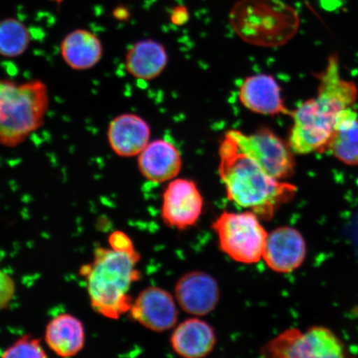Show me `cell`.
<instances>
[{
    "instance_id": "6da1fadb",
    "label": "cell",
    "mask_w": 358,
    "mask_h": 358,
    "mask_svg": "<svg viewBox=\"0 0 358 358\" xmlns=\"http://www.w3.org/2000/svg\"><path fill=\"white\" fill-rule=\"evenodd\" d=\"M219 176L227 199L259 219L271 220L280 206L296 194V187L268 176L227 133L219 147Z\"/></svg>"
},
{
    "instance_id": "7a4b0ae2",
    "label": "cell",
    "mask_w": 358,
    "mask_h": 358,
    "mask_svg": "<svg viewBox=\"0 0 358 358\" xmlns=\"http://www.w3.org/2000/svg\"><path fill=\"white\" fill-rule=\"evenodd\" d=\"M140 254L119 252L112 248H98L93 262L80 270L87 280L92 306L108 319L117 320L129 312L133 303L129 289L140 280L136 264Z\"/></svg>"
},
{
    "instance_id": "3957f363",
    "label": "cell",
    "mask_w": 358,
    "mask_h": 358,
    "mask_svg": "<svg viewBox=\"0 0 358 358\" xmlns=\"http://www.w3.org/2000/svg\"><path fill=\"white\" fill-rule=\"evenodd\" d=\"M49 101L47 85L41 80L17 83L0 78V145L19 146L41 128Z\"/></svg>"
},
{
    "instance_id": "277c9868",
    "label": "cell",
    "mask_w": 358,
    "mask_h": 358,
    "mask_svg": "<svg viewBox=\"0 0 358 358\" xmlns=\"http://www.w3.org/2000/svg\"><path fill=\"white\" fill-rule=\"evenodd\" d=\"M229 21L243 41L265 48L287 43L299 26L298 12L283 0H238Z\"/></svg>"
},
{
    "instance_id": "5b68a950",
    "label": "cell",
    "mask_w": 358,
    "mask_h": 358,
    "mask_svg": "<svg viewBox=\"0 0 358 358\" xmlns=\"http://www.w3.org/2000/svg\"><path fill=\"white\" fill-rule=\"evenodd\" d=\"M343 110L337 102L323 96L302 102L290 113L293 118L288 141L291 151L301 155L324 151Z\"/></svg>"
},
{
    "instance_id": "8992f818",
    "label": "cell",
    "mask_w": 358,
    "mask_h": 358,
    "mask_svg": "<svg viewBox=\"0 0 358 358\" xmlns=\"http://www.w3.org/2000/svg\"><path fill=\"white\" fill-rule=\"evenodd\" d=\"M213 229L222 252L234 261L250 265L263 258L268 234L253 212H223Z\"/></svg>"
},
{
    "instance_id": "52a82bcc",
    "label": "cell",
    "mask_w": 358,
    "mask_h": 358,
    "mask_svg": "<svg viewBox=\"0 0 358 358\" xmlns=\"http://www.w3.org/2000/svg\"><path fill=\"white\" fill-rule=\"evenodd\" d=\"M264 356L280 358H338L346 348L337 335L325 327L313 326L306 332L284 331L262 348Z\"/></svg>"
},
{
    "instance_id": "ba28073f",
    "label": "cell",
    "mask_w": 358,
    "mask_h": 358,
    "mask_svg": "<svg viewBox=\"0 0 358 358\" xmlns=\"http://www.w3.org/2000/svg\"><path fill=\"white\" fill-rule=\"evenodd\" d=\"M245 155L253 159L268 176L284 181L293 176L295 170L294 153L289 145L270 129L245 134L239 131L227 132Z\"/></svg>"
},
{
    "instance_id": "9c48e42d",
    "label": "cell",
    "mask_w": 358,
    "mask_h": 358,
    "mask_svg": "<svg viewBox=\"0 0 358 358\" xmlns=\"http://www.w3.org/2000/svg\"><path fill=\"white\" fill-rule=\"evenodd\" d=\"M203 199L189 179H174L163 196L162 218L168 226L179 230L194 226L203 212Z\"/></svg>"
},
{
    "instance_id": "30bf717a",
    "label": "cell",
    "mask_w": 358,
    "mask_h": 358,
    "mask_svg": "<svg viewBox=\"0 0 358 358\" xmlns=\"http://www.w3.org/2000/svg\"><path fill=\"white\" fill-rule=\"evenodd\" d=\"M129 313L138 324L158 333L173 329L178 317L173 295L156 286L143 290L133 302Z\"/></svg>"
},
{
    "instance_id": "8fae6325",
    "label": "cell",
    "mask_w": 358,
    "mask_h": 358,
    "mask_svg": "<svg viewBox=\"0 0 358 358\" xmlns=\"http://www.w3.org/2000/svg\"><path fill=\"white\" fill-rule=\"evenodd\" d=\"M176 299L183 311L194 316L212 313L220 301V289L211 275L203 271L186 273L177 282Z\"/></svg>"
},
{
    "instance_id": "7c38bea8",
    "label": "cell",
    "mask_w": 358,
    "mask_h": 358,
    "mask_svg": "<svg viewBox=\"0 0 358 358\" xmlns=\"http://www.w3.org/2000/svg\"><path fill=\"white\" fill-rule=\"evenodd\" d=\"M306 254V240L301 232L284 226L268 234L262 259L273 271L286 274L301 267Z\"/></svg>"
},
{
    "instance_id": "4fadbf2b",
    "label": "cell",
    "mask_w": 358,
    "mask_h": 358,
    "mask_svg": "<svg viewBox=\"0 0 358 358\" xmlns=\"http://www.w3.org/2000/svg\"><path fill=\"white\" fill-rule=\"evenodd\" d=\"M150 128L137 115L125 113L111 120L107 128V141L116 155L129 158L141 153L149 144Z\"/></svg>"
},
{
    "instance_id": "5bb4252c",
    "label": "cell",
    "mask_w": 358,
    "mask_h": 358,
    "mask_svg": "<svg viewBox=\"0 0 358 358\" xmlns=\"http://www.w3.org/2000/svg\"><path fill=\"white\" fill-rule=\"evenodd\" d=\"M239 99L245 108L264 115L289 114L285 108L281 89L271 75L257 74L241 84Z\"/></svg>"
},
{
    "instance_id": "9a60e30c",
    "label": "cell",
    "mask_w": 358,
    "mask_h": 358,
    "mask_svg": "<svg viewBox=\"0 0 358 358\" xmlns=\"http://www.w3.org/2000/svg\"><path fill=\"white\" fill-rule=\"evenodd\" d=\"M138 167L143 176L154 182L176 178L182 168V158L177 148L166 141L150 142L138 155Z\"/></svg>"
},
{
    "instance_id": "2e32d148",
    "label": "cell",
    "mask_w": 358,
    "mask_h": 358,
    "mask_svg": "<svg viewBox=\"0 0 358 358\" xmlns=\"http://www.w3.org/2000/svg\"><path fill=\"white\" fill-rule=\"evenodd\" d=\"M171 346L178 355L186 358L207 357L216 346L213 327L198 317L182 322L171 336Z\"/></svg>"
},
{
    "instance_id": "e0dca14e",
    "label": "cell",
    "mask_w": 358,
    "mask_h": 358,
    "mask_svg": "<svg viewBox=\"0 0 358 358\" xmlns=\"http://www.w3.org/2000/svg\"><path fill=\"white\" fill-rule=\"evenodd\" d=\"M62 60L75 71L93 69L101 60L103 45L97 36L87 29L71 31L62 39L60 45Z\"/></svg>"
},
{
    "instance_id": "ac0fdd59",
    "label": "cell",
    "mask_w": 358,
    "mask_h": 358,
    "mask_svg": "<svg viewBox=\"0 0 358 358\" xmlns=\"http://www.w3.org/2000/svg\"><path fill=\"white\" fill-rule=\"evenodd\" d=\"M168 64V55L162 44L153 39H144L133 44L124 58V67L133 78L151 80L163 73Z\"/></svg>"
},
{
    "instance_id": "d6986e66",
    "label": "cell",
    "mask_w": 358,
    "mask_h": 358,
    "mask_svg": "<svg viewBox=\"0 0 358 358\" xmlns=\"http://www.w3.org/2000/svg\"><path fill=\"white\" fill-rule=\"evenodd\" d=\"M45 339L56 355L69 357L77 355L85 345L84 326L78 317L62 313L49 322Z\"/></svg>"
},
{
    "instance_id": "ffe728a7",
    "label": "cell",
    "mask_w": 358,
    "mask_h": 358,
    "mask_svg": "<svg viewBox=\"0 0 358 358\" xmlns=\"http://www.w3.org/2000/svg\"><path fill=\"white\" fill-rule=\"evenodd\" d=\"M325 150L349 166L358 165V113L352 107L338 115Z\"/></svg>"
},
{
    "instance_id": "44dd1931",
    "label": "cell",
    "mask_w": 358,
    "mask_h": 358,
    "mask_svg": "<svg viewBox=\"0 0 358 358\" xmlns=\"http://www.w3.org/2000/svg\"><path fill=\"white\" fill-rule=\"evenodd\" d=\"M30 42V32L24 22L15 17L0 20V56L20 57L28 50Z\"/></svg>"
},
{
    "instance_id": "7402d4cb",
    "label": "cell",
    "mask_w": 358,
    "mask_h": 358,
    "mask_svg": "<svg viewBox=\"0 0 358 358\" xmlns=\"http://www.w3.org/2000/svg\"><path fill=\"white\" fill-rule=\"evenodd\" d=\"M3 357H46L47 355L38 339L26 336L4 351Z\"/></svg>"
},
{
    "instance_id": "603a6c76",
    "label": "cell",
    "mask_w": 358,
    "mask_h": 358,
    "mask_svg": "<svg viewBox=\"0 0 358 358\" xmlns=\"http://www.w3.org/2000/svg\"><path fill=\"white\" fill-rule=\"evenodd\" d=\"M15 294V281L10 275L0 268V310L10 303Z\"/></svg>"
},
{
    "instance_id": "cb8c5ba5",
    "label": "cell",
    "mask_w": 358,
    "mask_h": 358,
    "mask_svg": "<svg viewBox=\"0 0 358 358\" xmlns=\"http://www.w3.org/2000/svg\"><path fill=\"white\" fill-rule=\"evenodd\" d=\"M110 248L119 252H136L132 241L123 231H115L109 237Z\"/></svg>"
},
{
    "instance_id": "d4e9b609",
    "label": "cell",
    "mask_w": 358,
    "mask_h": 358,
    "mask_svg": "<svg viewBox=\"0 0 358 358\" xmlns=\"http://www.w3.org/2000/svg\"><path fill=\"white\" fill-rule=\"evenodd\" d=\"M187 15L186 8L183 7H178L173 12L172 20L173 22L178 21L179 24H181V21L185 22L186 20V16Z\"/></svg>"
}]
</instances>
